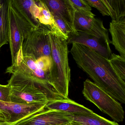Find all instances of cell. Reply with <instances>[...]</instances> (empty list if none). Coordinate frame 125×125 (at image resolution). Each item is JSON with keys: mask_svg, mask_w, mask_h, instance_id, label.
I'll list each match as a JSON object with an SVG mask.
<instances>
[{"mask_svg": "<svg viewBox=\"0 0 125 125\" xmlns=\"http://www.w3.org/2000/svg\"><path fill=\"white\" fill-rule=\"evenodd\" d=\"M47 109L57 110L72 115L91 114L93 111L70 99H57L49 102L45 107Z\"/></svg>", "mask_w": 125, "mask_h": 125, "instance_id": "cell-13", "label": "cell"}, {"mask_svg": "<svg viewBox=\"0 0 125 125\" xmlns=\"http://www.w3.org/2000/svg\"><path fill=\"white\" fill-rule=\"evenodd\" d=\"M69 125H70V124H69Z\"/></svg>", "mask_w": 125, "mask_h": 125, "instance_id": "cell-28", "label": "cell"}, {"mask_svg": "<svg viewBox=\"0 0 125 125\" xmlns=\"http://www.w3.org/2000/svg\"><path fill=\"white\" fill-rule=\"evenodd\" d=\"M70 125H71V124H70Z\"/></svg>", "mask_w": 125, "mask_h": 125, "instance_id": "cell-29", "label": "cell"}, {"mask_svg": "<svg viewBox=\"0 0 125 125\" xmlns=\"http://www.w3.org/2000/svg\"><path fill=\"white\" fill-rule=\"evenodd\" d=\"M109 31L112 36L110 44L114 46L121 56L125 58V17L117 21L112 20Z\"/></svg>", "mask_w": 125, "mask_h": 125, "instance_id": "cell-14", "label": "cell"}, {"mask_svg": "<svg viewBox=\"0 0 125 125\" xmlns=\"http://www.w3.org/2000/svg\"><path fill=\"white\" fill-rule=\"evenodd\" d=\"M68 44L77 43L87 47L109 59L112 51L104 42L98 38L82 32L71 35L67 39Z\"/></svg>", "mask_w": 125, "mask_h": 125, "instance_id": "cell-11", "label": "cell"}, {"mask_svg": "<svg viewBox=\"0 0 125 125\" xmlns=\"http://www.w3.org/2000/svg\"><path fill=\"white\" fill-rule=\"evenodd\" d=\"M82 93L87 100L115 121L123 122L124 112L120 103L88 79L84 82Z\"/></svg>", "mask_w": 125, "mask_h": 125, "instance_id": "cell-5", "label": "cell"}, {"mask_svg": "<svg viewBox=\"0 0 125 125\" xmlns=\"http://www.w3.org/2000/svg\"><path fill=\"white\" fill-rule=\"evenodd\" d=\"M109 60L117 73L125 82V58L112 53Z\"/></svg>", "mask_w": 125, "mask_h": 125, "instance_id": "cell-20", "label": "cell"}, {"mask_svg": "<svg viewBox=\"0 0 125 125\" xmlns=\"http://www.w3.org/2000/svg\"><path fill=\"white\" fill-rule=\"evenodd\" d=\"M6 118L5 115L1 111H0V120L5 121Z\"/></svg>", "mask_w": 125, "mask_h": 125, "instance_id": "cell-27", "label": "cell"}, {"mask_svg": "<svg viewBox=\"0 0 125 125\" xmlns=\"http://www.w3.org/2000/svg\"><path fill=\"white\" fill-rule=\"evenodd\" d=\"M54 18L55 22L58 28L67 39L72 34H77V32L75 29L62 19L57 16H54Z\"/></svg>", "mask_w": 125, "mask_h": 125, "instance_id": "cell-22", "label": "cell"}, {"mask_svg": "<svg viewBox=\"0 0 125 125\" xmlns=\"http://www.w3.org/2000/svg\"><path fill=\"white\" fill-rule=\"evenodd\" d=\"M112 20L117 21L125 17V0H102Z\"/></svg>", "mask_w": 125, "mask_h": 125, "instance_id": "cell-18", "label": "cell"}, {"mask_svg": "<svg viewBox=\"0 0 125 125\" xmlns=\"http://www.w3.org/2000/svg\"></svg>", "mask_w": 125, "mask_h": 125, "instance_id": "cell-30", "label": "cell"}, {"mask_svg": "<svg viewBox=\"0 0 125 125\" xmlns=\"http://www.w3.org/2000/svg\"><path fill=\"white\" fill-rule=\"evenodd\" d=\"M43 1L53 16L61 17L74 28V22L76 10L69 0H43Z\"/></svg>", "mask_w": 125, "mask_h": 125, "instance_id": "cell-12", "label": "cell"}, {"mask_svg": "<svg viewBox=\"0 0 125 125\" xmlns=\"http://www.w3.org/2000/svg\"><path fill=\"white\" fill-rule=\"evenodd\" d=\"M37 1L41 9L40 14L38 19L39 23L47 27L52 33L68 39L58 28L55 22L54 16L43 0H38Z\"/></svg>", "mask_w": 125, "mask_h": 125, "instance_id": "cell-15", "label": "cell"}, {"mask_svg": "<svg viewBox=\"0 0 125 125\" xmlns=\"http://www.w3.org/2000/svg\"><path fill=\"white\" fill-rule=\"evenodd\" d=\"M91 7H94L97 9L104 16H110L109 11L102 0H85Z\"/></svg>", "mask_w": 125, "mask_h": 125, "instance_id": "cell-24", "label": "cell"}, {"mask_svg": "<svg viewBox=\"0 0 125 125\" xmlns=\"http://www.w3.org/2000/svg\"><path fill=\"white\" fill-rule=\"evenodd\" d=\"M47 103L22 104L0 101V110L5 121L14 125L45 109Z\"/></svg>", "mask_w": 125, "mask_h": 125, "instance_id": "cell-8", "label": "cell"}, {"mask_svg": "<svg viewBox=\"0 0 125 125\" xmlns=\"http://www.w3.org/2000/svg\"><path fill=\"white\" fill-rule=\"evenodd\" d=\"M8 43L11 65L16 64L22 44L35 30L36 25L29 18L17 0H8Z\"/></svg>", "mask_w": 125, "mask_h": 125, "instance_id": "cell-3", "label": "cell"}, {"mask_svg": "<svg viewBox=\"0 0 125 125\" xmlns=\"http://www.w3.org/2000/svg\"><path fill=\"white\" fill-rule=\"evenodd\" d=\"M72 125H119L94 113L93 114L73 115Z\"/></svg>", "mask_w": 125, "mask_h": 125, "instance_id": "cell-16", "label": "cell"}, {"mask_svg": "<svg viewBox=\"0 0 125 125\" xmlns=\"http://www.w3.org/2000/svg\"></svg>", "mask_w": 125, "mask_h": 125, "instance_id": "cell-31", "label": "cell"}, {"mask_svg": "<svg viewBox=\"0 0 125 125\" xmlns=\"http://www.w3.org/2000/svg\"><path fill=\"white\" fill-rule=\"evenodd\" d=\"M48 28L42 24L36 25L30 35L24 41L22 46L24 56H31L37 60L42 56L51 57L52 51Z\"/></svg>", "mask_w": 125, "mask_h": 125, "instance_id": "cell-7", "label": "cell"}, {"mask_svg": "<svg viewBox=\"0 0 125 125\" xmlns=\"http://www.w3.org/2000/svg\"></svg>", "mask_w": 125, "mask_h": 125, "instance_id": "cell-32", "label": "cell"}, {"mask_svg": "<svg viewBox=\"0 0 125 125\" xmlns=\"http://www.w3.org/2000/svg\"><path fill=\"white\" fill-rule=\"evenodd\" d=\"M52 65L49 72L51 86L56 94L63 99L68 98L71 69L68 62L67 40L50 32Z\"/></svg>", "mask_w": 125, "mask_h": 125, "instance_id": "cell-2", "label": "cell"}, {"mask_svg": "<svg viewBox=\"0 0 125 125\" xmlns=\"http://www.w3.org/2000/svg\"><path fill=\"white\" fill-rule=\"evenodd\" d=\"M73 119L72 114L45 108L14 125H69Z\"/></svg>", "mask_w": 125, "mask_h": 125, "instance_id": "cell-10", "label": "cell"}, {"mask_svg": "<svg viewBox=\"0 0 125 125\" xmlns=\"http://www.w3.org/2000/svg\"><path fill=\"white\" fill-rule=\"evenodd\" d=\"M70 53L77 66L96 85L118 101L125 104V82L117 73L109 59L77 43H72Z\"/></svg>", "mask_w": 125, "mask_h": 125, "instance_id": "cell-1", "label": "cell"}, {"mask_svg": "<svg viewBox=\"0 0 125 125\" xmlns=\"http://www.w3.org/2000/svg\"><path fill=\"white\" fill-rule=\"evenodd\" d=\"M36 63L42 71L49 73L52 67V58L49 56H42L36 60Z\"/></svg>", "mask_w": 125, "mask_h": 125, "instance_id": "cell-23", "label": "cell"}, {"mask_svg": "<svg viewBox=\"0 0 125 125\" xmlns=\"http://www.w3.org/2000/svg\"><path fill=\"white\" fill-rule=\"evenodd\" d=\"M10 90V102L22 104L48 103L47 95L32 79L21 74H12L8 81Z\"/></svg>", "mask_w": 125, "mask_h": 125, "instance_id": "cell-4", "label": "cell"}, {"mask_svg": "<svg viewBox=\"0 0 125 125\" xmlns=\"http://www.w3.org/2000/svg\"><path fill=\"white\" fill-rule=\"evenodd\" d=\"M0 101L10 102V90L8 84H0Z\"/></svg>", "mask_w": 125, "mask_h": 125, "instance_id": "cell-25", "label": "cell"}, {"mask_svg": "<svg viewBox=\"0 0 125 125\" xmlns=\"http://www.w3.org/2000/svg\"><path fill=\"white\" fill-rule=\"evenodd\" d=\"M0 125H13L6 122L5 121L0 120Z\"/></svg>", "mask_w": 125, "mask_h": 125, "instance_id": "cell-26", "label": "cell"}, {"mask_svg": "<svg viewBox=\"0 0 125 125\" xmlns=\"http://www.w3.org/2000/svg\"><path fill=\"white\" fill-rule=\"evenodd\" d=\"M18 3L35 25L39 24L38 18L41 11L37 1L34 0H17Z\"/></svg>", "mask_w": 125, "mask_h": 125, "instance_id": "cell-19", "label": "cell"}, {"mask_svg": "<svg viewBox=\"0 0 125 125\" xmlns=\"http://www.w3.org/2000/svg\"><path fill=\"white\" fill-rule=\"evenodd\" d=\"M70 2L77 11L83 15L90 17H94L95 15L91 11V7L85 0H69Z\"/></svg>", "mask_w": 125, "mask_h": 125, "instance_id": "cell-21", "label": "cell"}, {"mask_svg": "<svg viewBox=\"0 0 125 125\" xmlns=\"http://www.w3.org/2000/svg\"><path fill=\"white\" fill-rule=\"evenodd\" d=\"M8 0H0V48L8 43Z\"/></svg>", "mask_w": 125, "mask_h": 125, "instance_id": "cell-17", "label": "cell"}, {"mask_svg": "<svg viewBox=\"0 0 125 125\" xmlns=\"http://www.w3.org/2000/svg\"><path fill=\"white\" fill-rule=\"evenodd\" d=\"M36 59L31 56H22L16 65L8 67L6 72L10 74H21L35 81L44 91L50 101L62 99L58 95L50 83L49 73L39 68L36 63Z\"/></svg>", "mask_w": 125, "mask_h": 125, "instance_id": "cell-6", "label": "cell"}, {"mask_svg": "<svg viewBox=\"0 0 125 125\" xmlns=\"http://www.w3.org/2000/svg\"><path fill=\"white\" fill-rule=\"evenodd\" d=\"M74 25L77 32L85 33L103 41L110 47L108 30L105 28L102 20L94 17L85 16L76 11Z\"/></svg>", "mask_w": 125, "mask_h": 125, "instance_id": "cell-9", "label": "cell"}]
</instances>
